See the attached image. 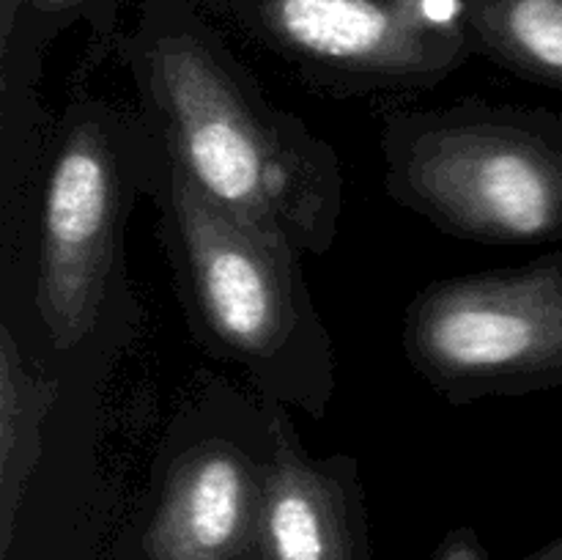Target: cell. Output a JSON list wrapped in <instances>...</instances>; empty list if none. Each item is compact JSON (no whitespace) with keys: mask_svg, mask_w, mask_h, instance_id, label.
Here are the masks:
<instances>
[{"mask_svg":"<svg viewBox=\"0 0 562 560\" xmlns=\"http://www.w3.org/2000/svg\"><path fill=\"white\" fill-rule=\"evenodd\" d=\"M272 428L274 450L261 522L263 560H360L357 459L307 453L283 404H272Z\"/></svg>","mask_w":562,"mask_h":560,"instance_id":"8","label":"cell"},{"mask_svg":"<svg viewBox=\"0 0 562 560\" xmlns=\"http://www.w3.org/2000/svg\"><path fill=\"white\" fill-rule=\"evenodd\" d=\"M521 560H562V536L554 538L552 544H547V547H541L538 552L527 555V558Z\"/></svg>","mask_w":562,"mask_h":560,"instance_id":"12","label":"cell"},{"mask_svg":"<svg viewBox=\"0 0 562 560\" xmlns=\"http://www.w3.org/2000/svg\"><path fill=\"white\" fill-rule=\"evenodd\" d=\"M119 49L140 119L212 201L302 258L333 250L344 217L338 154L263 93L195 0H143Z\"/></svg>","mask_w":562,"mask_h":560,"instance_id":"1","label":"cell"},{"mask_svg":"<svg viewBox=\"0 0 562 560\" xmlns=\"http://www.w3.org/2000/svg\"><path fill=\"white\" fill-rule=\"evenodd\" d=\"M401 346L450 404L562 384V245L530 264L459 275L409 302Z\"/></svg>","mask_w":562,"mask_h":560,"instance_id":"4","label":"cell"},{"mask_svg":"<svg viewBox=\"0 0 562 560\" xmlns=\"http://www.w3.org/2000/svg\"><path fill=\"white\" fill-rule=\"evenodd\" d=\"M146 132V192L192 335L209 355L241 368L261 399L324 417L338 362L302 256L212 201Z\"/></svg>","mask_w":562,"mask_h":560,"instance_id":"2","label":"cell"},{"mask_svg":"<svg viewBox=\"0 0 562 560\" xmlns=\"http://www.w3.org/2000/svg\"><path fill=\"white\" fill-rule=\"evenodd\" d=\"M272 401L212 384L170 423L157 453L146 560H263Z\"/></svg>","mask_w":562,"mask_h":560,"instance_id":"7","label":"cell"},{"mask_svg":"<svg viewBox=\"0 0 562 560\" xmlns=\"http://www.w3.org/2000/svg\"><path fill=\"white\" fill-rule=\"evenodd\" d=\"M437 560H486V552L481 549L477 538L470 530H456L439 549Z\"/></svg>","mask_w":562,"mask_h":560,"instance_id":"11","label":"cell"},{"mask_svg":"<svg viewBox=\"0 0 562 560\" xmlns=\"http://www.w3.org/2000/svg\"><path fill=\"white\" fill-rule=\"evenodd\" d=\"M148 132L140 113L71 104L42 198L36 305L58 349L80 344L102 311L135 190L146 192Z\"/></svg>","mask_w":562,"mask_h":560,"instance_id":"6","label":"cell"},{"mask_svg":"<svg viewBox=\"0 0 562 560\" xmlns=\"http://www.w3.org/2000/svg\"><path fill=\"white\" fill-rule=\"evenodd\" d=\"M55 384L33 371L16 349L9 327L0 346V478H3V533L9 541L14 508L42 456V426Z\"/></svg>","mask_w":562,"mask_h":560,"instance_id":"10","label":"cell"},{"mask_svg":"<svg viewBox=\"0 0 562 560\" xmlns=\"http://www.w3.org/2000/svg\"><path fill=\"white\" fill-rule=\"evenodd\" d=\"M333 93L428 91L477 55L464 0H203Z\"/></svg>","mask_w":562,"mask_h":560,"instance_id":"5","label":"cell"},{"mask_svg":"<svg viewBox=\"0 0 562 560\" xmlns=\"http://www.w3.org/2000/svg\"><path fill=\"white\" fill-rule=\"evenodd\" d=\"M464 14L477 53L562 91V0H464Z\"/></svg>","mask_w":562,"mask_h":560,"instance_id":"9","label":"cell"},{"mask_svg":"<svg viewBox=\"0 0 562 560\" xmlns=\"http://www.w3.org/2000/svg\"><path fill=\"white\" fill-rule=\"evenodd\" d=\"M384 190L453 239L562 245V115L486 99L384 110Z\"/></svg>","mask_w":562,"mask_h":560,"instance_id":"3","label":"cell"}]
</instances>
